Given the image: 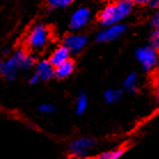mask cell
<instances>
[{"mask_svg":"<svg viewBox=\"0 0 159 159\" xmlns=\"http://www.w3.org/2000/svg\"><path fill=\"white\" fill-rule=\"evenodd\" d=\"M73 0H47V5L51 9L57 8H66L72 4Z\"/></svg>","mask_w":159,"mask_h":159,"instance_id":"obj_17","label":"cell"},{"mask_svg":"<svg viewBox=\"0 0 159 159\" xmlns=\"http://www.w3.org/2000/svg\"><path fill=\"white\" fill-rule=\"evenodd\" d=\"M70 56H71V52L65 47L64 45H62V46H58L57 48H55L53 51V53L49 56V62L54 68H56L58 65L63 64L69 60H71Z\"/></svg>","mask_w":159,"mask_h":159,"instance_id":"obj_10","label":"cell"},{"mask_svg":"<svg viewBox=\"0 0 159 159\" xmlns=\"http://www.w3.org/2000/svg\"><path fill=\"white\" fill-rule=\"evenodd\" d=\"M125 28L126 26L121 24V23H118V24H115V25H110L104 28L103 30H101L100 32L98 33L96 36V40L100 41V43H110V41H113V40L118 39L121 34L125 31Z\"/></svg>","mask_w":159,"mask_h":159,"instance_id":"obj_7","label":"cell"},{"mask_svg":"<svg viewBox=\"0 0 159 159\" xmlns=\"http://www.w3.org/2000/svg\"><path fill=\"white\" fill-rule=\"evenodd\" d=\"M121 90L115 89V88H109L108 90H105L104 93V100L108 103H115V102L119 101L121 98Z\"/></svg>","mask_w":159,"mask_h":159,"instance_id":"obj_14","label":"cell"},{"mask_svg":"<svg viewBox=\"0 0 159 159\" xmlns=\"http://www.w3.org/2000/svg\"><path fill=\"white\" fill-rule=\"evenodd\" d=\"M136 2L141 5H149L151 2V0H136Z\"/></svg>","mask_w":159,"mask_h":159,"instance_id":"obj_24","label":"cell"},{"mask_svg":"<svg viewBox=\"0 0 159 159\" xmlns=\"http://www.w3.org/2000/svg\"><path fill=\"white\" fill-rule=\"evenodd\" d=\"M90 17H92V14H90V11L88 8L86 7L78 8L71 15V18H70V22H69L70 29L73 30V31L81 30L89 23Z\"/></svg>","mask_w":159,"mask_h":159,"instance_id":"obj_6","label":"cell"},{"mask_svg":"<svg viewBox=\"0 0 159 159\" xmlns=\"http://www.w3.org/2000/svg\"><path fill=\"white\" fill-rule=\"evenodd\" d=\"M73 71H75V62L72 60H69L68 62L55 68V77L58 79H66L72 75Z\"/></svg>","mask_w":159,"mask_h":159,"instance_id":"obj_12","label":"cell"},{"mask_svg":"<svg viewBox=\"0 0 159 159\" xmlns=\"http://www.w3.org/2000/svg\"><path fill=\"white\" fill-rule=\"evenodd\" d=\"M39 81H40L39 77L37 76L36 73H33L32 76L29 78V84H30V85H36V84H38Z\"/></svg>","mask_w":159,"mask_h":159,"instance_id":"obj_22","label":"cell"},{"mask_svg":"<svg viewBox=\"0 0 159 159\" xmlns=\"http://www.w3.org/2000/svg\"><path fill=\"white\" fill-rule=\"evenodd\" d=\"M124 1H128V2H132V4H133L134 1H136V0H124Z\"/></svg>","mask_w":159,"mask_h":159,"instance_id":"obj_25","label":"cell"},{"mask_svg":"<svg viewBox=\"0 0 159 159\" xmlns=\"http://www.w3.org/2000/svg\"><path fill=\"white\" fill-rule=\"evenodd\" d=\"M155 94H156V100H157V104L159 108V72L156 76L155 79Z\"/></svg>","mask_w":159,"mask_h":159,"instance_id":"obj_21","label":"cell"},{"mask_svg":"<svg viewBox=\"0 0 159 159\" xmlns=\"http://www.w3.org/2000/svg\"><path fill=\"white\" fill-rule=\"evenodd\" d=\"M13 55H14L15 57H16V60L18 61L20 69L21 70H30L36 64L32 55H30L24 49H17V51H15L13 53Z\"/></svg>","mask_w":159,"mask_h":159,"instance_id":"obj_11","label":"cell"},{"mask_svg":"<svg viewBox=\"0 0 159 159\" xmlns=\"http://www.w3.org/2000/svg\"><path fill=\"white\" fill-rule=\"evenodd\" d=\"M18 70H21L20 64L14 55L0 62V76L7 81H13L16 79Z\"/></svg>","mask_w":159,"mask_h":159,"instance_id":"obj_5","label":"cell"},{"mask_svg":"<svg viewBox=\"0 0 159 159\" xmlns=\"http://www.w3.org/2000/svg\"><path fill=\"white\" fill-rule=\"evenodd\" d=\"M87 105H88V98L86 96V94L80 93L78 95V98L76 100V111L78 115H81L86 111Z\"/></svg>","mask_w":159,"mask_h":159,"instance_id":"obj_15","label":"cell"},{"mask_svg":"<svg viewBox=\"0 0 159 159\" xmlns=\"http://www.w3.org/2000/svg\"><path fill=\"white\" fill-rule=\"evenodd\" d=\"M63 45L71 53H79L86 47L87 37L84 34H79V33H71L64 38Z\"/></svg>","mask_w":159,"mask_h":159,"instance_id":"obj_8","label":"cell"},{"mask_svg":"<svg viewBox=\"0 0 159 159\" xmlns=\"http://www.w3.org/2000/svg\"><path fill=\"white\" fill-rule=\"evenodd\" d=\"M136 58L145 71H151L158 64V53L151 46L139 48L136 51Z\"/></svg>","mask_w":159,"mask_h":159,"instance_id":"obj_3","label":"cell"},{"mask_svg":"<svg viewBox=\"0 0 159 159\" xmlns=\"http://www.w3.org/2000/svg\"><path fill=\"white\" fill-rule=\"evenodd\" d=\"M125 151H126L125 148L113 149V150H108V151H104L100 155H96L87 159H119L125 153Z\"/></svg>","mask_w":159,"mask_h":159,"instance_id":"obj_13","label":"cell"},{"mask_svg":"<svg viewBox=\"0 0 159 159\" xmlns=\"http://www.w3.org/2000/svg\"><path fill=\"white\" fill-rule=\"evenodd\" d=\"M150 46L156 51H159V29H155L150 34Z\"/></svg>","mask_w":159,"mask_h":159,"instance_id":"obj_18","label":"cell"},{"mask_svg":"<svg viewBox=\"0 0 159 159\" xmlns=\"http://www.w3.org/2000/svg\"><path fill=\"white\" fill-rule=\"evenodd\" d=\"M51 38V31L45 24H36L26 34L25 45L30 51L41 52L47 46Z\"/></svg>","mask_w":159,"mask_h":159,"instance_id":"obj_2","label":"cell"},{"mask_svg":"<svg viewBox=\"0 0 159 159\" xmlns=\"http://www.w3.org/2000/svg\"><path fill=\"white\" fill-rule=\"evenodd\" d=\"M124 87H125V89L129 90V92H135L136 87H138V76L135 73L128 75L124 80Z\"/></svg>","mask_w":159,"mask_h":159,"instance_id":"obj_16","label":"cell"},{"mask_svg":"<svg viewBox=\"0 0 159 159\" xmlns=\"http://www.w3.org/2000/svg\"><path fill=\"white\" fill-rule=\"evenodd\" d=\"M150 6L153 8H158L159 9V0H151V2H150Z\"/></svg>","mask_w":159,"mask_h":159,"instance_id":"obj_23","label":"cell"},{"mask_svg":"<svg viewBox=\"0 0 159 159\" xmlns=\"http://www.w3.org/2000/svg\"><path fill=\"white\" fill-rule=\"evenodd\" d=\"M38 111L41 112V113H52V112L55 111V108L54 105L51 104V103H43V104H40L38 107Z\"/></svg>","mask_w":159,"mask_h":159,"instance_id":"obj_19","label":"cell"},{"mask_svg":"<svg viewBox=\"0 0 159 159\" xmlns=\"http://www.w3.org/2000/svg\"><path fill=\"white\" fill-rule=\"evenodd\" d=\"M36 75L40 80L48 81L55 77V68L52 65L49 60H41L36 64Z\"/></svg>","mask_w":159,"mask_h":159,"instance_id":"obj_9","label":"cell"},{"mask_svg":"<svg viewBox=\"0 0 159 159\" xmlns=\"http://www.w3.org/2000/svg\"><path fill=\"white\" fill-rule=\"evenodd\" d=\"M150 23H151V25L153 29H159V9L153 14Z\"/></svg>","mask_w":159,"mask_h":159,"instance_id":"obj_20","label":"cell"},{"mask_svg":"<svg viewBox=\"0 0 159 159\" xmlns=\"http://www.w3.org/2000/svg\"><path fill=\"white\" fill-rule=\"evenodd\" d=\"M133 4L128 1L119 0L115 4L108 5L98 15V22L102 26H110L118 24L123 21L124 18H126L129 13L132 11Z\"/></svg>","mask_w":159,"mask_h":159,"instance_id":"obj_1","label":"cell"},{"mask_svg":"<svg viewBox=\"0 0 159 159\" xmlns=\"http://www.w3.org/2000/svg\"><path fill=\"white\" fill-rule=\"evenodd\" d=\"M95 147V141L90 138H79L70 143V153L77 158H87L88 152Z\"/></svg>","mask_w":159,"mask_h":159,"instance_id":"obj_4","label":"cell"}]
</instances>
